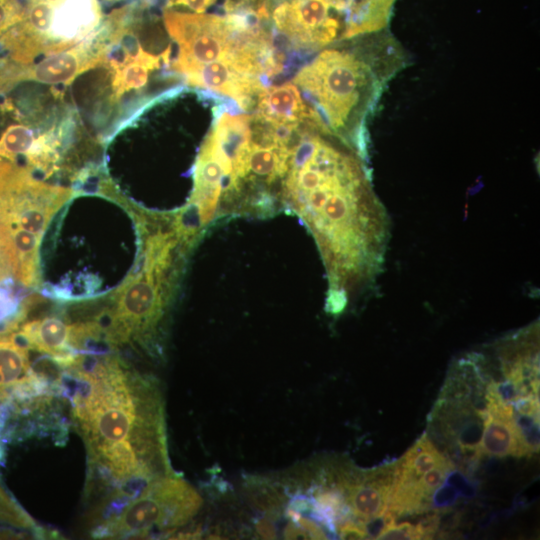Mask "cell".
Wrapping results in <instances>:
<instances>
[{
	"label": "cell",
	"mask_w": 540,
	"mask_h": 540,
	"mask_svg": "<svg viewBox=\"0 0 540 540\" xmlns=\"http://www.w3.org/2000/svg\"><path fill=\"white\" fill-rule=\"evenodd\" d=\"M288 166L282 210L295 214L313 237L328 281L325 310L339 315L383 270L388 213L361 162L318 135L298 139Z\"/></svg>",
	"instance_id": "obj_1"
},
{
	"label": "cell",
	"mask_w": 540,
	"mask_h": 540,
	"mask_svg": "<svg viewBox=\"0 0 540 540\" xmlns=\"http://www.w3.org/2000/svg\"><path fill=\"white\" fill-rule=\"evenodd\" d=\"M142 235L139 269L117 290L115 308L100 322L111 346L155 334L172 296L178 263L187 252L169 227H153Z\"/></svg>",
	"instance_id": "obj_2"
},
{
	"label": "cell",
	"mask_w": 540,
	"mask_h": 540,
	"mask_svg": "<svg viewBox=\"0 0 540 540\" xmlns=\"http://www.w3.org/2000/svg\"><path fill=\"white\" fill-rule=\"evenodd\" d=\"M294 83L309 99L310 120L327 133L340 132L362 100H371L381 84L368 64L336 49L321 52Z\"/></svg>",
	"instance_id": "obj_3"
},
{
	"label": "cell",
	"mask_w": 540,
	"mask_h": 540,
	"mask_svg": "<svg viewBox=\"0 0 540 540\" xmlns=\"http://www.w3.org/2000/svg\"><path fill=\"white\" fill-rule=\"evenodd\" d=\"M202 506V498L185 480L171 474L149 481L123 509L96 528L100 538L149 536L152 531H171L185 525Z\"/></svg>",
	"instance_id": "obj_4"
},
{
	"label": "cell",
	"mask_w": 540,
	"mask_h": 540,
	"mask_svg": "<svg viewBox=\"0 0 540 540\" xmlns=\"http://www.w3.org/2000/svg\"><path fill=\"white\" fill-rule=\"evenodd\" d=\"M74 191L48 184L29 167L0 161V230L27 231L43 237L52 217Z\"/></svg>",
	"instance_id": "obj_5"
},
{
	"label": "cell",
	"mask_w": 540,
	"mask_h": 540,
	"mask_svg": "<svg viewBox=\"0 0 540 540\" xmlns=\"http://www.w3.org/2000/svg\"><path fill=\"white\" fill-rule=\"evenodd\" d=\"M164 24L179 46V53L171 65L180 74L194 66L231 57L242 39L227 16L166 10Z\"/></svg>",
	"instance_id": "obj_6"
},
{
	"label": "cell",
	"mask_w": 540,
	"mask_h": 540,
	"mask_svg": "<svg viewBox=\"0 0 540 540\" xmlns=\"http://www.w3.org/2000/svg\"><path fill=\"white\" fill-rule=\"evenodd\" d=\"M331 8L329 0H291L276 7L272 16L276 27L296 44L321 47L341 29Z\"/></svg>",
	"instance_id": "obj_7"
},
{
	"label": "cell",
	"mask_w": 540,
	"mask_h": 540,
	"mask_svg": "<svg viewBox=\"0 0 540 540\" xmlns=\"http://www.w3.org/2000/svg\"><path fill=\"white\" fill-rule=\"evenodd\" d=\"M188 84L225 94L236 100L239 106L247 109L253 94L264 88L259 78L242 72L233 55L227 59L216 60L189 68L181 73Z\"/></svg>",
	"instance_id": "obj_8"
},
{
	"label": "cell",
	"mask_w": 540,
	"mask_h": 540,
	"mask_svg": "<svg viewBox=\"0 0 540 540\" xmlns=\"http://www.w3.org/2000/svg\"><path fill=\"white\" fill-rule=\"evenodd\" d=\"M397 464L369 471L354 470L345 488V498L351 515L363 522L383 513L390 501Z\"/></svg>",
	"instance_id": "obj_9"
},
{
	"label": "cell",
	"mask_w": 540,
	"mask_h": 540,
	"mask_svg": "<svg viewBox=\"0 0 540 540\" xmlns=\"http://www.w3.org/2000/svg\"><path fill=\"white\" fill-rule=\"evenodd\" d=\"M16 334L28 349L48 354L59 367L76 353L70 345V325L56 317L26 322Z\"/></svg>",
	"instance_id": "obj_10"
},
{
	"label": "cell",
	"mask_w": 540,
	"mask_h": 540,
	"mask_svg": "<svg viewBox=\"0 0 540 540\" xmlns=\"http://www.w3.org/2000/svg\"><path fill=\"white\" fill-rule=\"evenodd\" d=\"M257 116L268 124H299L305 118L310 119V111L297 86L287 83L263 89L258 94Z\"/></svg>",
	"instance_id": "obj_11"
},
{
	"label": "cell",
	"mask_w": 540,
	"mask_h": 540,
	"mask_svg": "<svg viewBox=\"0 0 540 540\" xmlns=\"http://www.w3.org/2000/svg\"><path fill=\"white\" fill-rule=\"evenodd\" d=\"M31 371L28 347L16 333L0 332V403Z\"/></svg>",
	"instance_id": "obj_12"
},
{
	"label": "cell",
	"mask_w": 540,
	"mask_h": 540,
	"mask_svg": "<svg viewBox=\"0 0 540 540\" xmlns=\"http://www.w3.org/2000/svg\"><path fill=\"white\" fill-rule=\"evenodd\" d=\"M449 461L423 434L397 463L394 484H413L430 469Z\"/></svg>",
	"instance_id": "obj_13"
},
{
	"label": "cell",
	"mask_w": 540,
	"mask_h": 540,
	"mask_svg": "<svg viewBox=\"0 0 540 540\" xmlns=\"http://www.w3.org/2000/svg\"><path fill=\"white\" fill-rule=\"evenodd\" d=\"M488 456H526L520 442L513 419L506 420L487 415L482 439L479 445V455Z\"/></svg>",
	"instance_id": "obj_14"
},
{
	"label": "cell",
	"mask_w": 540,
	"mask_h": 540,
	"mask_svg": "<svg viewBox=\"0 0 540 540\" xmlns=\"http://www.w3.org/2000/svg\"><path fill=\"white\" fill-rule=\"evenodd\" d=\"M0 521L24 529H35L33 519L0 487Z\"/></svg>",
	"instance_id": "obj_15"
},
{
	"label": "cell",
	"mask_w": 540,
	"mask_h": 540,
	"mask_svg": "<svg viewBox=\"0 0 540 540\" xmlns=\"http://www.w3.org/2000/svg\"><path fill=\"white\" fill-rule=\"evenodd\" d=\"M24 11L19 0H0V36L23 19Z\"/></svg>",
	"instance_id": "obj_16"
},
{
	"label": "cell",
	"mask_w": 540,
	"mask_h": 540,
	"mask_svg": "<svg viewBox=\"0 0 540 540\" xmlns=\"http://www.w3.org/2000/svg\"><path fill=\"white\" fill-rule=\"evenodd\" d=\"M459 497L460 494L453 486L443 482L432 494L430 508L445 510L456 504Z\"/></svg>",
	"instance_id": "obj_17"
},
{
	"label": "cell",
	"mask_w": 540,
	"mask_h": 540,
	"mask_svg": "<svg viewBox=\"0 0 540 540\" xmlns=\"http://www.w3.org/2000/svg\"><path fill=\"white\" fill-rule=\"evenodd\" d=\"M377 539H422L417 525L410 522L395 523L384 530Z\"/></svg>",
	"instance_id": "obj_18"
},
{
	"label": "cell",
	"mask_w": 540,
	"mask_h": 540,
	"mask_svg": "<svg viewBox=\"0 0 540 540\" xmlns=\"http://www.w3.org/2000/svg\"><path fill=\"white\" fill-rule=\"evenodd\" d=\"M444 482L453 486L461 497L471 498L475 495V487L462 472L455 468L448 472Z\"/></svg>",
	"instance_id": "obj_19"
},
{
	"label": "cell",
	"mask_w": 540,
	"mask_h": 540,
	"mask_svg": "<svg viewBox=\"0 0 540 540\" xmlns=\"http://www.w3.org/2000/svg\"><path fill=\"white\" fill-rule=\"evenodd\" d=\"M337 535L340 539H366L367 534L361 524L356 520H346L341 523L337 530Z\"/></svg>",
	"instance_id": "obj_20"
},
{
	"label": "cell",
	"mask_w": 540,
	"mask_h": 540,
	"mask_svg": "<svg viewBox=\"0 0 540 540\" xmlns=\"http://www.w3.org/2000/svg\"><path fill=\"white\" fill-rule=\"evenodd\" d=\"M216 0H168V6L183 5L189 9L202 13Z\"/></svg>",
	"instance_id": "obj_21"
},
{
	"label": "cell",
	"mask_w": 540,
	"mask_h": 540,
	"mask_svg": "<svg viewBox=\"0 0 540 540\" xmlns=\"http://www.w3.org/2000/svg\"><path fill=\"white\" fill-rule=\"evenodd\" d=\"M256 533L263 539H276L277 533L270 520L260 519L255 523Z\"/></svg>",
	"instance_id": "obj_22"
},
{
	"label": "cell",
	"mask_w": 540,
	"mask_h": 540,
	"mask_svg": "<svg viewBox=\"0 0 540 540\" xmlns=\"http://www.w3.org/2000/svg\"><path fill=\"white\" fill-rule=\"evenodd\" d=\"M393 2L394 0H371V4L375 11L386 19L389 17Z\"/></svg>",
	"instance_id": "obj_23"
},
{
	"label": "cell",
	"mask_w": 540,
	"mask_h": 540,
	"mask_svg": "<svg viewBox=\"0 0 540 540\" xmlns=\"http://www.w3.org/2000/svg\"><path fill=\"white\" fill-rule=\"evenodd\" d=\"M11 274L8 258L3 249H0V284Z\"/></svg>",
	"instance_id": "obj_24"
}]
</instances>
